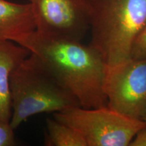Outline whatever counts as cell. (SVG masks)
<instances>
[{"instance_id":"1","label":"cell","mask_w":146,"mask_h":146,"mask_svg":"<svg viewBox=\"0 0 146 146\" xmlns=\"http://www.w3.org/2000/svg\"><path fill=\"white\" fill-rule=\"evenodd\" d=\"M14 43L37 56L81 107L96 108L107 105L104 90L106 65L90 45L81 41L52 37L36 31Z\"/></svg>"},{"instance_id":"2","label":"cell","mask_w":146,"mask_h":146,"mask_svg":"<svg viewBox=\"0 0 146 146\" xmlns=\"http://www.w3.org/2000/svg\"><path fill=\"white\" fill-rule=\"evenodd\" d=\"M146 23V0H90L89 45L107 67L129 59L136 36Z\"/></svg>"},{"instance_id":"3","label":"cell","mask_w":146,"mask_h":146,"mask_svg":"<svg viewBox=\"0 0 146 146\" xmlns=\"http://www.w3.org/2000/svg\"><path fill=\"white\" fill-rule=\"evenodd\" d=\"M10 90L12 112L10 123L14 129L35 114L80 106L77 100L33 53L12 72Z\"/></svg>"},{"instance_id":"4","label":"cell","mask_w":146,"mask_h":146,"mask_svg":"<svg viewBox=\"0 0 146 146\" xmlns=\"http://www.w3.org/2000/svg\"><path fill=\"white\" fill-rule=\"evenodd\" d=\"M53 115L79 133L87 146H129L145 125L143 120L126 116L108 105L96 108L78 106Z\"/></svg>"},{"instance_id":"5","label":"cell","mask_w":146,"mask_h":146,"mask_svg":"<svg viewBox=\"0 0 146 146\" xmlns=\"http://www.w3.org/2000/svg\"><path fill=\"white\" fill-rule=\"evenodd\" d=\"M104 90L110 108L143 119L146 114V59H129L106 67Z\"/></svg>"},{"instance_id":"6","label":"cell","mask_w":146,"mask_h":146,"mask_svg":"<svg viewBox=\"0 0 146 146\" xmlns=\"http://www.w3.org/2000/svg\"><path fill=\"white\" fill-rule=\"evenodd\" d=\"M28 1L40 34L81 41L89 30L90 0Z\"/></svg>"},{"instance_id":"7","label":"cell","mask_w":146,"mask_h":146,"mask_svg":"<svg viewBox=\"0 0 146 146\" xmlns=\"http://www.w3.org/2000/svg\"><path fill=\"white\" fill-rule=\"evenodd\" d=\"M30 54L29 50L14 41H0V121L10 123L12 112L11 75Z\"/></svg>"},{"instance_id":"8","label":"cell","mask_w":146,"mask_h":146,"mask_svg":"<svg viewBox=\"0 0 146 146\" xmlns=\"http://www.w3.org/2000/svg\"><path fill=\"white\" fill-rule=\"evenodd\" d=\"M36 30L31 5L0 0V41L15 42Z\"/></svg>"},{"instance_id":"9","label":"cell","mask_w":146,"mask_h":146,"mask_svg":"<svg viewBox=\"0 0 146 146\" xmlns=\"http://www.w3.org/2000/svg\"><path fill=\"white\" fill-rule=\"evenodd\" d=\"M46 130L45 145L47 146H87L75 129L54 118L46 120Z\"/></svg>"},{"instance_id":"10","label":"cell","mask_w":146,"mask_h":146,"mask_svg":"<svg viewBox=\"0 0 146 146\" xmlns=\"http://www.w3.org/2000/svg\"><path fill=\"white\" fill-rule=\"evenodd\" d=\"M129 59H146V23L133 41Z\"/></svg>"},{"instance_id":"11","label":"cell","mask_w":146,"mask_h":146,"mask_svg":"<svg viewBox=\"0 0 146 146\" xmlns=\"http://www.w3.org/2000/svg\"><path fill=\"white\" fill-rule=\"evenodd\" d=\"M14 130L10 123L0 121V146L15 145Z\"/></svg>"},{"instance_id":"12","label":"cell","mask_w":146,"mask_h":146,"mask_svg":"<svg viewBox=\"0 0 146 146\" xmlns=\"http://www.w3.org/2000/svg\"><path fill=\"white\" fill-rule=\"evenodd\" d=\"M129 146H146V125L136 133Z\"/></svg>"},{"instance_id":"13","label":"cell","mask_w":146,"mask_h":146,"mask_svg":"<svg viewBox=\"0 0 146 146\" xmlns=\"http://www.w3.org/2000/svg\"><path fill=\"white\" fill-rule=\"evenodd\" d=\"M142 120H143L144 123H145V125H146V114H145V116H143V119H142Z\"/></svg>"}]
</instances>
